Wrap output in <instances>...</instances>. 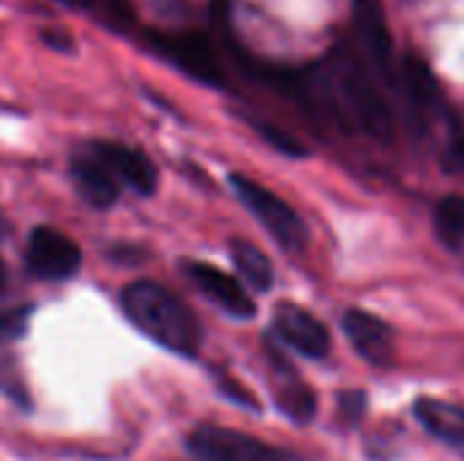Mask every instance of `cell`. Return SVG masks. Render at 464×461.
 <instances>
[{
	"label": "cell",
	"instance_id": "18",
	"mask_svg": "<svg viewBox=\"0 0 464 461\" xmlns=\"http://www.w3.org/2000/svg\"><path fill=\"white\" fill-rule=\"evenodd\" d=\"M0 391L5 397H11L19 408H30V394L24 386V378L16 367V359L0 348Z\"/></svg>",
	"mask_w": 464,
	"mask_h": 461
},
{
	"label": "cell",
	"instance_id": "12",
	"mask_svg": "<svg viewBox=\"0 0 464 461\" xmlns=\"http://www.w3.org/2000/svg\"><path fill=\"white\" fill-rule=\"evenodd\" d=\"M71 179L79 190V196L95 206V209H109L117 204L120 198V182L117 177L109 171V166L87 147L84 152L73 155L71 160Z\"/></svg>",
	"mask_w": 464,
	"mask_h": 461
},
{
	"label": "cell",
	"instance_id": "7",
	"mask_svg": "<svg viewBox=\"0 0 464 461\" xmlns=\"http://www.w3.org/2000/svg\"><path fill=\"white\" fill-rule=\"evenodd\" d=\"M275 331L288 348H294L296 353L307 359H324L332 348V337L326 326L315 315H310L304 307H296L288 302H283L275 310Z\"/></svg>",
	"mask_w": 464,
	"mask_h": 461
},
{
	"label": "cell",
	"instance_id": "19",
	"mask_svg": "<svg viewBox=\"0 0 464 461\" xmlns=\"http://www.w3.org/2000/svg\"><path fill=\"white\" fill-rule=\"evenodd\" d=\"M27 315H30V307H16V310L3 312L0 315V342L19 340L27 331Z\"/></svg>",
	"mask_w": 464,
	"mask_h": 461
},
{
	"label": "cell",
	"instance_id": "8",
	"mask_svg": "<svg viewBox=\"0 0 464 461\" xmlns=\"http://www.w3.org/2000/svg\"><path fill=\"white\" fill-rule=\"evenodd\" d=\"M188 277L193 280V285L212 302L218 304L223 312L234 315V318H253L256 315V302L250 299V293L242 288L239 280H234L231 274H226L218 266L201 264V261H190L185 266Z\"/></svg>",
	"mask_w": 464,
	"mask_h": 461
},
{
	"label": "cell",
	"instance_id": "14",
	"mask_svg": "<svg viewBox=\"0 0 464 461\" xmlns=\"http://www.w3.org/2000/svg\"><path fill=\"white\" fill-rule=\"evenodd\" d=\"M231 261H234L239 277L250 288H256V291H269L272 288L275 272H272L269 258L258 247H253L250 242H234L231 245Z\"/></svg>",
	"mask_w": 464,
	"mask_h": 461
},
{
	"label": "cell",
	"instance_id": "17",
	"mask_svg": "<svg viewBox=\"0 0 464 461\" xmlns=\"http://www.w3.org/2000/svg\"><path fill=\"white\" fill-rule=\"evenodd\" d=\"M402 82H405V90H408V95H411V101L419 106V109H430L432 106V101H435V82H432V73H430V68L421 62V60H416V57H408L405 60V71H402Z\"/></svg>",
	"mask_w": 464,
	"mask_h": 461
},
{
	"label": "cell",
	"instance_id": "21",
	"mask_svg": "<svg viewBox=\"0 0 464 461\" xmlns=\"http://www.w3.org/2000/svg\"><path fill=\"white\" fill-rule=\"evenodd\" d=\"M264 139L266 141H272L277 149H283V152H291V155H304V149L294 141V139H288L283 130H275V128H264Z\"/></svg>",
	"mask_w": 464,
	"mask_h": 461
},
{
	"label": "cell",
	"instance_id": "13",
	"mask_svg": "<svg viewBox=\"0 0 464 461\" xmlns=\"http://www.w3.org/2000/svg\"><path fill=\"white\" fill-rule=\"evenodd\" d=\"M413 410H416V418L424 424V429L432 432L435 437L454 443V446L464 443V408L424 397L416 402Z\"/></svg>",
	"mask_w": 464,
	"mask_h": 461
},
{
	"label": "cell",
	"instance_id": "3",
	"mask_svg": "<svg viewBox=\"0 0 464 461\" xmlns=\"http://www.w3.org/2000/svg\"><path fill=\"white\" fill-rule=\"evenodd\" d=\"M231 187L237 198L245 204L250 215L285 247V250H302L307 242V226L296 215L294 206H288L277 193L266 190L264 185L253 182L250 177L231 174Z\"/></svg>",
	"mask_w": 464,
	"mask_h": 461
},
{
	"label": "cell",
	"instance_id": "5",
	"mask_svg": "<svg viewBox=\"0 0 464 461\" xmlns=\"http://www.w3.org/2000/svg\"><path fill=\"white\" fill-rule=\"evenodd\" d=\"M188 451L196 461H288L277 448L223 427H198L190 432Z\"/></svg>",
	"mask_w": 464,
	"mask_h": 461
},
{
	"label": "cell",
	"instance_id": "4",
	"mask_svg": "<svg viewBox=\"0 0 464 461\" xmlns=\"http://www.w3.org/2000/svg\"><path fill=\"white\" fill-rule=\"evenodd\" d=\"M150 43L163 60L177 65L190 79L209 84V87H223V68H220L218 52L207 35H201V33H155L150 38Z\"/></svg>",
	"mask_w": 464,
	"mask_h": 461
},
{
	"label": "cell",
	"instance_id": "22",
	"mask_svg": "<svg viewBox=\"0 0 464 461\" xmlns=\"http://www.w3.org/2000/svg\"><path fill=\"white\" fill-rule=\"evenodd\" d=\"M449 160H451V168H464V141H459V144H454V147H451Z\"/></svg>",
	"mask_w": 464,
	"mask_h": 461
},
{
	"label": "cell",
	"instance_id": "11",
	"mask_svg": "<svg viewBox=\"0 0 464 461\" xmlns=\"http://www.w3.org/2000/svg\"><path fill=\"white\" fill-rule=\"evenodd\" d=\"M343 329L364 361L375 367H386L394 359V331L381 318L364 310H348L343 318Z\"/></svg>",
	"mask_w": 464,
	"mask_h": 461
},
{
	"label": "cell",
	"instance_id": "15",
	"mask_svg": "<svg viewBox=\"0 0 464 461\" xmlns=\"http://www.w3.org/2000/svg\"><path fill=\"white\" fill-rule=\"evenodd\" d=\"M435 234L446 247L464 245V196H446L435 209Z\"/></svg>",
	"mask_w": 464,
	"mask_h": 461
},
{
	"label": "cell",
	"instance_id": "16",
	"mask_svg": "<svg viewBox=\"0 0 464 461\" xmlns=\"http://www.w3.org/2000/svg\"><path fill=\"white\" fill-rule=\"evenodd\" d=\"M277 405L296 424H310V418L315 416V397H313V391L304 383H299L291 372H288V380H283L280 389H277Z\"/></svg>",
	"mask_w": 464,
	"mask_h": 461
},
{
	"label": "cell",
	"instance_id": "6",
	"mask_svg": "<svg viewBox=\"0 0 464 461\" xmlns=\"http://www.w3.org/2000/svg\"><path fill=\"white\" fill-rule=\"evenodd\" d=\"M24 261H27V269L35 277L49 280V283H63V280H71L79 272L82 250L63 231L38 226L27 239Z\"/></svg>",
	"mask_w": 464,
	"mask_h": 461
},
{
	"label": "cell",
	"instance_id": "20",
	"mask_svg": "<svg viewBox=\"0 0 464 461\" xmlns=\"http://www.w3.org/2000/svg\"><path fill=\"white\" fill-rule=\"evenodd\" d=\"M340 410L348 424H356L364 416V394L362 391H345L340 394Z\"/></svg>",
	"mask_w": 464,
	"mask_h": 461
},
{
	"label": "cell",
	"instance_id": "23",
	"mask_svg": "<svg viewBox=\"0 0 464 461\" xmlns=\"http://www.w3.org/2000/svg\"><path fill=\"white\" fill-rule=\"evenodd\" d=\"M3 285H5V266H3V261H0V291H3Z\"/></svg>",
	"mask_w": 464,
	"mask_h": 461
},
{
	"label": "cell",
	"instance_id": "10",
	"mask_svg": "<svg viewBox=\"0 0 464 461\" xmlns=\"http://www.w3.org/2000/svg\"><path fill=\"white\" fill-rule=\"evenodd\" d=\"M117 177L120 185L130 187L139 196H152L158 187V168L133 147L117 144V141H92L87 144Z\"/></svg>",
	"mask_w": 464,
	"mask_h": 461
},
{
	"label": "cell",
	"instance_id": "1",
	"mask_svg": "<svg viewBox=\"0 0 464 461\" xmlns=\"http://www.w3.org/2000/svg\"><path fill=\"white\" fill-rule=\"evenodd\" d=\"M122 310L141 334H147L166 351L179 356L198 353L201 348L198 318L190 312V307L182 299H177L163 285L147 280L130 283L122 291Z\"/></svg>",
	"mask_w": 464,
	"mask_h": 461
},
{
	"label": "cell",
	"instance_id": "9",
	"mask_svg": "<svg viewBox=\"0 0 464 461\" xmlns=\"http://www.w3.org/2000/svg\"><path fill=\"white\" fill-rule=\"evenodd\" d=\"M353 24H356V35L359 43L364 49V54L370 57V62L375 65V71L392 82V33L386 24V11L381 0H353Z\"/></svg>",
	"mask_w": 464,
	"mask_h": 461
},
{
	"label": "cell",
	"instance_id": "2",
	"mask_svg": "<svg viewBox=\"0 0 464 461\" xmlns=\"http://www.w3.org/2000/svg\"><path fill=\"white\" fill-rule=\"evenodd\" d=\"M332 82L345 106V114L367 136H372L378 141H389L394 133V117H392L378 84L372 82V76L351 54H340L332 68Z\"/></svg>",
	"mask_w": 464,
	"mask_h": 461
}]
</instances>
